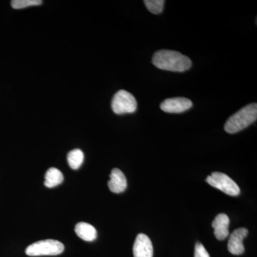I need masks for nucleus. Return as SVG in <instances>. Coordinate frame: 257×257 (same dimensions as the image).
Instances as JSON below:
<instances>
[{
  "instance_id": "nucleus-1",
  "label": "nucleus",
  "mask_w": 257,
  "mask_h": 257,
  "mask_svg": "<svg viewBox=\"0 0 257 257\" xmlns=\"http://www.w3.org/2000/svg\"><path fill=\"white\" fill-rule=\"evenodd\" d=\"M157 68L170 72H182L192 67V61L187 56L172 50H162L155 52L152 58Z\"/></svg>"
},
{
  "instance_id": "nucleus-2",
  "label": "nucleus",
  "mask_w": 257,
  "mask_h": 257,
  "mask_svg": "<svg viewBox=\"0 0 257 257\" xmlns=\"http://www.w3.org/2000/svg\"><path fill=\"white\" fill-rule=\"evenodd\" d=\"M257 119L256 103L248 104L230 116L224 125L227 133L234 134L244 130Z\"/></svg>"
},
{
  "instance_id": "nucleus-3",
  "label": "nucleus",
  "mask_w": 257,
  "mask_h": 257,
  "mask_svg": "<svg viewBox=\"0 0 257 257\" xmlns=\"http://www.w3.org/2000/svg\"><path fill=\"white\" fill-rule=\"evenodd\" d=\"M63 243L57 240L46 239L32 243L25 250L28 256H56L63 252Z\"/></svg>"
},
{
  "instance_id": "nucleus-4",
  "label": "nucleus",
  "mask_w": 257,
  "mask_h": 257,
  "mask_svg": "<svg viewBox=\"0 0 257 257\" xmlns=\"http://www.w3.org/2000/svg\"><path fill=\"white\" fill-rule=\"evenodd\" d=\"M206 182L214 188L232 197L239 195L241 192L237 184L229 176L221 172H213L211 175L208 176Z\"/></svg>"
},
{
  "instance_id": "nucleus-5",
  "label": "nucleus",
  "mask_w": 257,
  "mask_h": 257,
  "mask_svg": "<svg viewBox=\"0 0 257 257\" xmlns=\"http://www.w3.org/2000/svg\"><path fill=\"white\" fill-rule=\"evenodd\" d=\"M138 108L135 96L127 91L119 90L114 94L111 101V109L116 114L134 113Z\"/></svg>"
},
{
  "instance_id": "nucleus-6",
  "label": "nucleus",
  "mask_w": 257,
  "mask_h": 257,
  "mask_svg": "<svg viewBox=\"0 0 257 257\" xmlns=\"http://www.w3.org/2000/svg\"><path fill=\"white\" fill-rule=\"evenodd\" d=\"M192 101L184 97L170 98L165 99L161 104L162 111L167 113H182L192 108Z\"/></svg>"
},
{
  "instance_id": "nucleus-7",
  "label": "nucleus",
  "mask_w": 257,
  "mask_h": 257,
  "mask_svg": "<svg viewBox=\"0 0 257 257\" xmlns=\"http://www.w3.org/2000/svg\"><path fill=\"white\" fill-rule=\"evenodd\" d=\"M248 231L244 227L235 229L230 235L228 241V250L231 254L241 255L244 252L243 241L247 236Z\"/></svg>"
},
{
  "instance_id": "nucleus-8",
  "label": "nucleus",
  "mask_w": 257,
  "mask_h": 257,
  "mask_svg": "<svg viewBox=\"0 0 257 257\" xmlns=\"http://www.w3.org/2000/svg\"><path fill=\"white\" fill-rule=\"evenodd\" d=\"M133 253L134 257H153V246L147 235H138L134 243Z\"/></svg>"
},
{
  "instance_id": "nucleus-9",
  "label": "nucleus",
  "mask_w": 257,
  "mask_h": 257,
  "mask_svg": "<svg viewBox=\"0 0 257 257\" xmlns=\"http://www.w3.org/2000/svg\"><path fill=\"white\" fill-rule=\"evenodd\" d=\"M229 218L225 214H219L216 216L212 222L214 235L218 240H224L229 234Z\"/></svg>"
},
{
  "instance_id": "nucleus-10",
  "label": "nucleus",
  "mask_w": 257,
  "mask_h": 257,
  "mask_svg": "<svg viewBox=\"0 0 257 257\" xmlns=\"http://www.w3.org/2000/svg\"><path fill=\"white\" fill-rule=\"evenodd\" d=\"M108 187L111 192L116 194L124 192L127 187L126 177L119 169L114 168L111 171L110 180L108 182Z\"/></svg>"
},
{
  "instance_id": "nucleus-11",
  "label": "nucleus",
  "mask_w": 257,
  "mask_h": 257,
  "mask_svg": "<svg viewBox=\"0 0 257 257\" xmlns=\"http://www.w3.org/2000/svg\"><path fill=\"white\" fill-rule=\"evenodd\" d=\"M75 232L79 238L86 241H93L97 236L95 228L86 222H79L76 225Z\"/></svg>"
},
{
  "instance_id": "nucleus-12",
  "label": "nucleus",
  "mask_w": 257,
  "mask_h": 257,
  "mask_svg": "<svg viewBox=\"0 0 257 257\" xmlns=\"http://www.w3.org/2000/svg\"><path fill=\"white\" fill-rule=\"evenodd\" d=\"M64 180V176L58 169L52 167L47 171L45 175V185L48 188H53L60 185Z\"/></svg>"
},
{
  "instance_id": "nucleus-13",
  "label": "nucleus",
  "mask_w": 257,
  "mask_h": 257,
  "mask_svg": "<svg viewBox=\"0 0 257 257\" xmlns=\"http://www.w3.org/2000/svg\"><path fill=\"white\" fill-rule=\"evenodd\" d=\"M84 153L79 149L72 150L67 155V162L72 170H77L82 165L84 161Z\"/></svg>"
},
{
  "instance_id": "nucleus-14",
  "label": "nucleus",
  "mask_w": 257,
  "mask_h": 257,
  "mask_svg": "<svg viewBox=\"0 0 257 257\" xmlns=\"http://www.w3.org/2000/svg\"><path fill=\"white\" fill-rule=\"evenodd\" d=\"M144 3L150 13L158 15L163 11L165 1V0H145Z\"/></svg>"
},
{
  "instance_id": "nucleus-15",
  "label": "nucleus",
  "mask_w": 257,
  "mask_h": 257,
  "mask_svg": "<svg viewBox=\"0 0 257 257\" xmlns=\"http://www.w3.org/2000/svg\"><path fill=\"white\" fill-rule=\"evenodd\" d=\"M42 4L41 0H13L11 5L15 10L23 9L30 6H37Z\"/></svg>"
},
{
  "instance_id": "nucleus-16",
  "label": "nucleus",
  "mask_w": 257,
  "mask_h": 257,
  "mask_svg": "<svg viewBox=\"0 0 257 257\" xmlns=\"http://www.w3.org/2000/svg\"><path fill=\"white\" fill-rule=\"evenodd\" d=\"M194 257H210L202 243L197 242L195 245Z\"/></svg>"
}]
</instances>
